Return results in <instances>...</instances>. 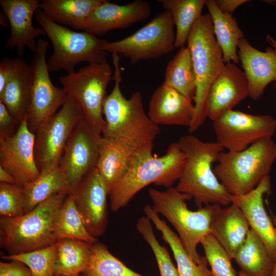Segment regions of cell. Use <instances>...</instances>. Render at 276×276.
Returning a JSON list of instances; mask_svg holds the SVG:
<instances>
[{
	"label": "cell",
	"instance_id": "83f0119b",
	"mask_svg": "<svg viewBox=\"0 0 276 276\" xmlns=\"http://www.w3.org/2000/svg\"><path fill=\"white\" fill-rule=\"evenodd\" d=\"M0 102L20 122L26 118L30 103V67L19 57L15 72L0 92Z\"/></svg>",
	"mask_w": 276,
	"mask_h": 276
},
{
	"label": "cell",
	"instance_id": "ba28073f",
	"mask_svg": "<svg viewBox=\"0 0 276 276\" xmlns=\"http://www.w3.org/2000/svg\"><path fill=\"white\" fill-rule=\"evenodd\" d=\"M38 24L43 29L53 46V54L47 60L49 72L63 70L68 73L81 62L89 64L107 62L106 40L85 31L72 30L51 20L43 11L35 13Z\"/></svg>",
	"mask_w": 276,
	"mask_h": 276
},
{
	"label": "cell",
	"instance_id": "484cf974",
	"mask_svg": "<svg viewBox=\"0 0 276 276\" xmlns=\"http://www.w3.org/2000/svg\"><path fill=\"white\" fill-rule=\"evenodd\" d=\"M234 259L239 276H271L275 260L259 236L251 229Z\"/></svg>",
	"mask_w": 276,
	"mask_h": 276
},
{
	"label": "cell",
	"instance_id": "74e56055",
	"mask_svg": "<svg viewBox=\"0 0 276 276\" xmlns=\"http://www.w3.org/2000/svg\"><path fill=\"white\" fill-rule=\"evenodd\" d=\"M204 257L213 276H239L232 264V259L211 234L201 241Z\"/></svg>",
	"mask_w": 276,
	"mask_h": 276
},
{
	"label": "cell",
	"instance_id": "5bb4252c",
	"mask_svg": "<svg viewBox=\"0 0 276 276\" xmlns=\"http://www.w3.org/2000/svg\"><path fill=\"white\" fill-rule=\"evenodd\" d=\"M101 136L91 129L84 119L72 133L58 165L70 192L96 168Z\"/></svg>",
	"mask_w": 276,
	"mask_h": 276
},
{
	"label": "cell",
	"instance_id": "b9f144b4",
	"mask_svg": "<svg viewBox=\"0 0 276 276\" xmlns=\"http://www.w3.org/2000/svg\"><path fill=\"white\" fill-rule=\"evenodd\" d=\"M18 58L14 59L4 58L0 62V92L15 72L18 62Z\"/></svg>",
	"mask_w": 276,
	"mask_h": 276
},
{
	"label": "cell",
	"instance_id": "44dd1931",
	"mask_svg": "<svg viewBox=\"0 0 276 276\" xmlns=\"http://www.w3.org/2000/svg\"><path fill=\"white\" fill-rule=\"evenodd\" d=\"M238 55L248 87L249 97L257 100L266 87L276 81V50L271 46L264 51L253 47L244 37L238 44Z\"/></svg>",
	"mask_w": 276,
	"mask_h": 276
},
{
	"label": "cell",
	"instance_id": "8992f818",
	"mask_svg": "<svg viewBox=\"0 0 276 276\" xmlns=\"http://www.w3.org/2000/svg\"><path fill=\"white\" fill-rule=\"evenodd\" d=\"M190 49L196 77V90L194 99L195 113L188 128L196 131L207 118V100L211 87L222 72L225 63L222 51L216 40L210 15L202 14L189 34Z\"/></svg>",
	"mask_w": 276,
	"mask_h": 276
},
{
	"label": "cell",
	"instance_id": "d6986e66",
	"mask_svg": "<svg viewBox=\"0 0 276 276\" xmlns=\"http://www.w3.org/2000/svg\"><path fill=\"white\" fill-rule=\"evenodd\" d=\"M151 13L150 4L135 0L126 5H118L104 0L94 10L85 32L102 36L115 29H126L147 19Z\"/></svg>",
	"mask_w": 276,
	"mask_h": 276
},
{
	"label": "cell",
	"instance_id": "bcb514c9",
	"mask_svg": "<svg viewBox=\"0 0 276 276\" xmlns=\"http://www.w3.org/2000/svg\"><path fill=\"white\" fill-rule=\"evenodd\" d=\"M6 19L7 20L8 19V18L6 16V15L5 14H2L1 13V21H0V22H1V24L5 27H7V28H9L7 25H6V22L7 24H9V20L8 21H6Z\"/></svg>",
	"mask_w": 276,
	"mask_h": 276
},
{
	"label": "cell",
	"instance_id": "e575fe53",
	"mask_svg": "<svg viewBox=\"0 0 276 276\" xmlns=\"http://www.w3.org/2000/svg\"><path fill=\"white\" fill-rule=\"evenodd\" d=\"M81 276H143L114 256L103 244H93L88 264Z\"/></svg>",
	"mask_w": 276,
	"mask_h": 276
},
{
	"label": "cell",
	"instance_id": "c3c4849f",
	"mask_svg": "<svg viewBox=\"0 0 276 276\" xmlns=\"http://www.w3.org/2000/svg\"><path fill=\"white\" fill-rule=\"evenodd\" d=\"M264 2H265V3H268V4H272V5H274L276 4V1H264Z\"/></svg>",
	"mask_w": 276,
	"mask_h": 276
},
{
	"label": "cell",
	"instance_id": "f35d334b",
	"mask_svg": "<svg viewBox=\"0 0 276 276\" xmlns=\"http://www.w3.org/2000/svg\"><path fill=\"white\" fill-rule=\"evenodd\" d=\"M25 214L23 188L16 184L0 183L1 217L15 218Z\"/></svg>",
	"mask_w": 276,
	"mask_h": 276
},
{
	"label": "cell",
	"instance_id": "f6af8a7d",
	"mask_svg": "<svg viewBox=\"0 0 276 276\" xmlns=\"http://www.w3.org/2000/svg\"><path fill=\"white\" fill-rule=\"evenodd\" d=\"M266 39L270 44V46L276 50V39L273 38L270 35H267L266 36Z\"/></svg>",
	"mask_w": 276,
	"mask_h": 276
},
{
	"label": "cell",
	"instance_id": "ee69618b",
	"mask_svg": "<svg viewBox=\"0 0 276 276\" xmlns=\"http://www.w3.org/2000/svg\"><path fill=\"white\" fill-rule=\"evenodd\" d=\"M0 181L1 183L17 185L15 178L1 166Z\"/></svg>",
	"mask_w": 276,
	"mask_h": 276
},
{
	"label": "cell",
	"instance_id": "7a4b0ae2",
	"mask_svg": "<svg viewBox=\"0 0 276 276\" xmlns=\"http://www.w3.org/2000/svg\"><path fill=\"white\" fill-rule=\"evenodd\" d=\"M153 148L150 144L132 153L126 173L109 192L111 211L125 206L149 185L169 188L179 179L186 156L178 142L171 143L161 156L153 155Z\"/></svg>",
	"mask_w": 276,
	"mask_h": 276
},
{
	"label": "cell",
	"instance_id": "8d00e7d4",
	"mask_svg": "<svg viewBox=\"0 0 276 276\" xmlns=\"http://www.w3.org/2000/svg\"><path fill=\"white\" fill-rule=\"evenodd\" d=\"M136 227L154 255L160 276H179L168 250L157 240L151 221L146 216H142L137 220Z\"/></svg>",
	"mask_w": 276,
	"mask_h": 276
},
{
	"label": "cell",
	"instance_id": "7402d4cb",
	"mask_svg": "<svg viewBox=\"0 0 276 276\" xmlns=\"http://www.w3.org/2000/svg\"><path fill=\"white\" fill-rule=\"evenodd\" d=\"M195 113L192 101L174 88L163 83L153 93L148 116L157 125H191Z\"/></svg>",
	"mask_w": 276,
	"mask_h": 276
},
{
	"label": "cell",
	"instance_id": "4fadbf2b",
	"mask_svg": "<svg viewBox=\"0 0 276 276\" xmlns=\"http://www.w3.org/2000/svg\"><path fill=\"white\" fill-rule=\"evenodd\" d=\"M216 142L227 151H242L264 139L272 138L276 119L269 115L251 114L231 110L213 122Z\"/></svg>",
	"mask_w": 276,
	"mask_h": 276
},
{
	"label": "cell",
	"instance_id": "d6a6232c",
	"mask_svg": "<svg viewBox=\"0 0 276 276\" xmlns=\"http://www.w3.org/2000/svg\"><path fill=\"white\" fill-rule=\"evenodd\" d=\"M25 214L53 195L70 191L65 175L58 166L40 174L34 181L23 188Z\"/></svg>",
	"mask_w": 276,
	"mask_h": 276
},
{
	"label": "cell",
	"instance_id": "5b68a950",
	"mask_svg": "<svg viewBox=\"0 0 276 276\" xmlns=\"http://www.w3.org/2000/svg\"><path fill=\"white\" fill-rule=\"evenodd\" d=\"M148 194L153 210L163 215L175 228L186 249L198 264L203 262L205 257L197 251V246L211 233V224L219 204H210L191 211L187 200L192 198L171 187L165 191L150 188Z\"/></svg>",
	"mask_w": 276,
	"mask_h": 276
},
{
	"label": "cell",
	"instance_id": "f1b7e54d",
	"mask_svg": "<svg viewBox=\"0 0 276 276\" xmlns=\"http://www.w3.org/2000/svg\"><path fill=\"white\" fill-rule=\"evenodd\" d=\"M93 244L72 238L58 240L55 243L56 257L54 275H81L88 264Z\"/></svg>",
	"mask_w": 276,
	"mask_h": 276
},
{
	"label": "cell",
	"instance_id": "4316f807",
	"mask_svg": "<svg viewBox=\"0 0 276 276\" xmlns=\"http://www.w3.org/2000/svg\"><path fill=\"white\" fill-rule=\"evenodd\" d=\"M205 6L211 17L214 34L222 51L224 63L238 64L237 49L244 35L236 19L232 15L222 12L214 0H206Z\"/></svg>",
	"mask_w": 276,
	"mask_h": 276
},
{
	"label": "cell",
	"instance_id": "d4e9b609",
	"mask_svg": "<svg viewBox=\"0 0 276 276\" xmlns=\"http://www.w3.org/2000/svg\"><path fill=\"white\" fill-rule=\"evenodd\" d=\"M143 210L145 216L160 232L162 238L170 246L179 276L212 275L208 267L206 259L200 264L197 263L186 249L178 235L159 217L151 205H145Z\"/></svg>",
	"mask_w": 276,
	"mask_h": 276
},
{
	"label": "cell",
	"instance_id": "1f68e13d",
	"mask_svg": "<svg viewBox=\"0 0 276 276\" xmlns=\"http://www.w3.org/2000/svg\"><path fill=\"white\" fill-rule=\"evenodd\" d=\"M158 2L172 15L176 27L175 48L185 46L194 25L202 15L206 0H159Z\"/></svg>",
	"mask_w": 276,
	"mask_h": 276
},
{
	"label": "cell",
	"instance_id": "ab89813d",
	"mask_svg": "<svg viewBox=\"0 0 276 276\" xmlns=\"http://www.w3.org/2000/svg\"><path fill=\"white\" fill-rule=\"evenodd\" d=\"M21 123L0 102V139H6L13 135L18 130Z\"/></svg>",
	"mask_w": 276,
	"mask_h": 276
},
{
	"label": "cell",
	"instance_id": "60d3db41",
	"mask_svg": "<svg viewBox=\"0 0 276 276\" xmlns=\"http://www.w3.org/2000/svg\"><path fill=\"white\" fill-rule=\"evenodd\" d=\"M0 276H32L30 269L24 264L16 261L0 262Z\"/></svg>",
	"mask_w": 276,
	"mask_h": 276
},
{
	"label": "cell",
	"instance_id": "681fc988",
	"mask_svg": "<svg viewBox=\"0 0 276 276\" xmlns=\"http://www.w3.org/2000/svg\"><path fill=\"white\" fill-rule=\"evenodd\" d=\"M274 89L276 92V82L274 84Z\"/></svg>",
	"mask_w": 276,
	"mask_h": 276
},
{
	"label": "cell",
	"instance_id": "ac0fdd59",
	"mask_svg": "<svg viewBox=\"0 0 276 276\" xmlns=\"http://www.w3.org/2000/svg\"><path fill=\"white\" fill-rule=\"evenodd\" d=\"M249 97L248 83L243 71L232 62L225 65L210 90L207 118L213 122Z\"/></svg>",
	"mask_w": 276,
	"mask_h": 276
},
{
	"label": "cell",
	"instance_id": "e0dca14e",
	"mask_svg": "<svg viewBox=\"0 0 276 276\" xmlns=\"http://www.w3.org/2000/svg\"><path fill=\"white\" fill-rule=\"evenodd\" d=\"M38 0H1L0 5L7 17L10 29L9 37L5 43L8 49H15L19 56L24 55L26 47L34 52L37 48L35 39L46 35L42 28L33 25V15L40 9Z\"/></svg>",
	"mask_w": 276,
	"mask_h": 276
},
{
	"label": "cell",
	"instance_id": "f546056e",
	"mask_svg": "<svg viewBox=\"0 0 276 276\" xmlns=\"http://www.w3.org/2000/svg\"><path fill=\"white\" fill-rule=\"evenodd\" d=\"M132 154L112 141L101 136L96 168L109 192L126 173Z\"/></svg>",
	"mask_w": 276,
	"mask_h": 276
},
{
	"label": "cell",
	"instance_id": "7c38bea8",
	"mask_svg": "<svg viewBox=\"0 0 276 276\" xmlns=\"http://www.w3.org/2000/svg\"><path fill=\"white\" fill-rule=\"evenodd\" d=\"M83 114L70 96L59 110L35 133L34 156L40 174L59 165L65 146Z\"/></svg>",
	"mask_w": 276,
	"mask_h": 276
},
{
	"label": "cell",
	"instance_id": "ffe728a7",
	"mask_svg": "<svg viewBox=\"0 0 276 276\" xmlns=\"http://www.w3.org/2000/svg\"><path fill=\"white\" fill-rule=\"evenodd\" d=\"M271 191L269 175L249 192L231 195V203L237 205L247 219L250 229L261 238L272 258L276 259V228L264 205L263 196Z\"/></svg>",
	"mask_w": 276,
	"mask_h": 276
},
{
	"label": "cell",
	"instance_id": "30bf717a",
	"mask_svg": "<svg viewBox=\"0 0 276 276\" xmlns=\"http://www.w3.org/2000/svg\"><path fill=\"white\" fill-rule=\"evenodd\" d=\"M174 27L170 12L165 10L130 36L116 41H107L104 49L107 53L122 55L129 59L131 64L159 58L175 48Z\"/></svg>",
	"mask_w": 276,
	"mask_h": 276
},
{
	"label": "cell",
	"instance_id": "4dcf8cb0",
	"mask_svg": "<svg viewBox=\"0 0 276 276\" xmlns=\"http://www.w3.org/2000/svg\"><path fill=\"white\" fill-rule=\"evenodd\" d=\"M164 83L194 101L196 90V77L188 46L180 48L168 63Z\"/></svg>",
	"mask_w": 276,
	"mask_h": 276
},
{
	"label": "cell",
	"instance_id": "6da1fadb",
	"mask_svg": "<svg viewBox=\"0 0 276 276\" xmlns=\"http://www.w3.org/2000/svg\"><path fill=\"white\" fill-rule=\"evenodd\" d=\"M112 57L114 85L103 104L105 124L102 136L133 153L153 144L160 129L146 114L141 93H133L129 99L124 96L120 88L119 57L117 54H112Z\"/></svg>",
	"mask_w": 276,
	"mask_h": 276
},
{
	"label": "cell",
	"instance_id": "8fae6325",
	"mask_svg": "<svg viewBox=\"0 0 276 276\" xmlns=\"http://www.w3.org/2000/svg\"><path fill=\"white\" fill-rule=\"evenodd\" d=\"M49 43L39 39L30 67V103L26 116L29 130L34 134L63 106L67 94L56 86L49 75L46 55Z\"/></svg>",
	"mask_w": 276,
	"mask_h": 276
},
{
	"label": "cell",
	"instance_id": "f907efd6",
	"mask_svg": "<svg viewBox=\"0 0 276 276\" xmlns=\"http://www.w3.org/2000/svg\"><path fill=\"white\" fill-rule=\"evenodd\" d=\"M54 276H61V275H54ZM78 276H81V275H78Z\"/></svg>",
	"mask_w": 276,
	"mask_h": 276
},
{
	"label": "cell",
	"instance_id": "277c9868",
	"mask_svg": "<svg viewBox=\"0 0 276 276\" xmlns=\"http://www.w3.org/2000/svg\"><path fill=\"white\" fill-rule=\"evenodd\" d=\"M68 194H55L20 216L1 217V246L8 255L42 248L57 242L55 224Z\"/></svg>",
	"mask_w": 276,
	"mask_h": 276
},
{
	"label": "cell",
	"instance_id": "7dc6e473",
	"mask_svg": "<svg viewBox=\"0 0 276 276\" xmlns=\"http://www.w3.org/2000/svg\"><path fill=\"white\" fill-rule=\"evenodd\" d=\"M271 219H272L273 223L276 228V216H275L272 213L271 214ZM271 276H276V259L275 261L273 270Z\"/></svg>",
	"mask_w": 276,
	"mask_h": 276
},
{
	"label": "cell",
	"instance_id": "2e32d148",
	"mask_svg": "<svg viewBox=\"0 0 276 276\" xmlns=\"http://www.w3.org/2000/svg\"><path fill=\"white\" fill-rule=\"evenodd\" d=\"M89 234L103 233L107 222V187L95 168L70 192Z\"/></svg>",
	"mask_w": 276,
	"mask_h": 276
},
{
	"label": "cell",
	"instance_id": "816d5d0a",
	"mask_svg": "<svg viewBox=\"0 0 276 276\" xmlns=\"http://www.w3.org/2000/svg\"><path fill=\"white\" fill-rule=\"evenodd\" d=\"M210 276H213V275H210Z\"/></svg>",
	"mask_w": 276,
	"mask_h": 276
},
{
	"label": "cell",
	"instance_id": "cb8c5ba5",
	"mask_svg": "<svg viewBox=\"0 0 276 276\" xmlns=\"http://www.w3.org/2000/svg\"><path fill=\"white\" fill-rule=\"evenodd\" d=\"M104 0H41L40 9L51 20L84 31L95 9Z\"/></svg>",
	"mask_w": 276,
	"mask_h": 276
},
{
	"label": "cell",
	"instance_id": "836d02e7",
	"mask_svg": "<svg viewBox=\"0 0 276 276\" xmlns=\"http://www.w3.org/2000/svg\"><path fill=\"white\" fill-rule=\"evenodd\" d=\"M56 241L63 238L75 239L93 244L95 237L87 231L72 195L66 197L57 216L54 229Z\"/></svg>",
	"mask_w": 276,
	"mask_h": 276
},
{
	"label": "cell",
	"instance_id": "7bdbcfd3",
	"mask_svg": "<svg viewBox=\"0 0 276 276\" xmlns=\"http://www.w3.org/2000/svg\"><path fill=\"white\" fill-rule=\"evenodd\" d=\"M218 9L223 13L232 15L239 6L249 2L248 0H214Z\"/></svg>",
	"mask_w": 276,
	"mask_h": 276
},
{
	"label": "cell",
	"instance_id": "3957f363",
	"mask_svg": "<svg viewBox=\"0 0 276 276\" xmlns=\"http://www.w3.org/2000/svg\"><path fill=\"white\" fill-rule=\"evenodd\" d=\"M178 143L186 158L176 189L193 199L198 208L231 204V195L212 169L223 148L216 142H203L191 134L181 136Z\"/></svg>",
	"mask_w": 276,
	"mask_h": 276
},
{
	"label": "cell",
	"instance_id": "9a60e30c",
	"mask_svg": "<svg viewBox=\"0 0 276 276\" xmlns=\"http://www.w3.org/2000/svg\"><path fill=\"white\" fill-rule=\"evenodd\" d=\"M35 139V134L29 130L26 117L13 135L0 139V166L22 188L40 175L34 156Z\"/></svg>",
	"mask_w": 276,
	"mask_h": 276
},
{
	"label": "cell",
	"instance_id": "603a6c76",
	"mask_svg": "<svg viewBox=\"0 0 276 276\" xmlns=\"http://www.w3.org/2000/svg\"><path fill=\"white\" fill-rule=\"evenodd\" d=\"M250 229L249 224L241 210L231 203L224 209L219 205L211 224L210 234L234 259Z\"/></svg>",
	"mask_w": 276,
	"mask_h": 276
},
{
	"label": "cell",
	"instance_id": "9c48e42d",
	"mask_svg": "<svg viewBox=\"0 0 276 276\" xmlns=\"http://www.w3.org/2000/svg\"><path fill=\"white\" fill-rule=\"evenodd\" d=\"M112 72L107 63L88 64L77 72L61 76L59 80L67 95L79 106L88 125L100 136L105 124L103 107Z\"/></svg>",
	"mask_w": 276,
	"mask_h": 276
},
{
	"label": "cell",
	"instance_id": "52a82bcc",
	"mask_svg": "<svg viewBox=\"0 0 276 276\" xmlns=\"http://www.w3.org/2000/svg\"><path fill=\"white\" fill-rule=\"evenodd\" d=\"M276 159V143L261 140L237 152H221L214 172L232 195L245 194L269 175Z\"/></svg>",
	"mask_w": 276,
	"mask_h": 276
},
{
	"label": "cell",
	"instance_id": "d590c367",
	"mask_svg": "<svg viewBox=\"0 0 276 276\" xmlns=\"http://www.w3.org/2000/svg\"><path fill=\"white\" fill-rule=\"evenodd\" d=\"M56 257V246L54 243L27 252L3 256L2 258L24 264L30 269L32 276H54Z\"/></svg>",
	"mask_w": 276,
	"mask_h": 276
}]
</instances>
